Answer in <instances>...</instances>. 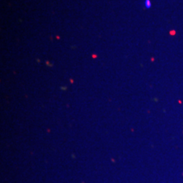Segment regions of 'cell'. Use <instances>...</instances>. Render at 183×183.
<instances>
[{
	"label": "cell",
	"mask_w": 183,
	"mask_h": 183,
	"mask_svg": "<svg viewBox=\"0 0 183 183\" xmlns=\"http://www.w3.org/2000/svg\"><path fill=\"white\" fill-rule=\"evenodd\" d=\"M150 4H151L150 1H149V0H146V1H145V6L147 7V8H149V7L151 6Z\"/></svg>",
	"instance_id": "obj_1"
}]
</instances>
